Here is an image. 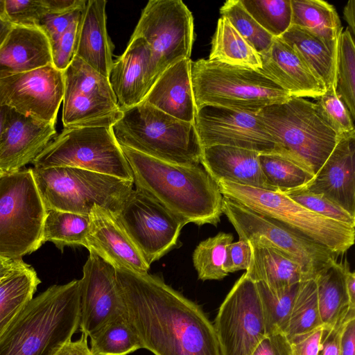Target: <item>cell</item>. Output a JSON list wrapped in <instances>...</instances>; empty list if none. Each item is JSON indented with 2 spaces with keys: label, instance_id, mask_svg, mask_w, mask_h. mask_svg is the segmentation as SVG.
Masks as SVG:
<instances>
[{
  "label": "cell",
  "instance_id": "45",
  "mask_svg": "<svg viewBox=\"0 0 355 355\" xmlns=\"http://www.w3.org/2000/svg\"><path fill=\"white\" fill-rule=\"evenodd\" d=\"M46 13L42 0H3V17L14 26L37 27Z\"/></svg>",
  "mask_w": 355,
  "mask_h": 355
},
{
  "label": "cell",
  "instance_id": "36",
  "mask_svg": "<svg viewBox=\"0 0 355 355\" xmlns=\"http://www.w3.org/2000/svg\"><path fill=\"white\" fill-rule=\"evenodd\" d=\"M89 223V215L47 210L43 227V242H51L61 251L64 246H83Z\"/></svg>",
  "mask_w": 355,
  "mask_h": 355
},
{
  "label": "cell",
  "instance_id": "55",
  "mask_svg": "<svg viewBox=\"0 0 355 355\" xmlns=\"http://www.w3.org/2000/svg\"><path fill=\"white\" fill-rule=\"evenodd\" d=\"M344 264V275L347 293L349 297L350 306L355 308V273L349 269L347 261Z\"/></svg>",
  "mask_w": 355,
  "mask_h": 355
},
{
  "label": "cell",
  "instance_id": "9",
  "mask_svg": "<svg viewBox=\"0 0 355 355\" xmlns=\"http://www.w3.org/2000/svg\"><path fill=\"white\" fill-rule=\"evenodd\" d=\"M46 214L31 168L0 177V254L13 260L38 250Z\"/></svg>",
  "mask_w": 355,
  "mask_h": 355
},
{
  "label": "cell",
  "instance_id": "39",
  "mask_svg": "<svg viewBox=\"0 0 355 355\" xmlns=\"http://www.w3.org/2000/svg\"><path fill=\"white\" fill-rule=\"evenodd\" d=\"M232 242V234L220 232L197 245L192 257L199 279L219 280L229 275L224 269V264L227 248Z\"/></svg>",
  "mask_w": 355,
  "mask_h": 355
},
{
  "label": "cell",
  "instance_id": "56",
  "mask_svg": "<svg viewBox=\"0 0 355 355\" xmlns=\"http://www.w3.org/2000/svg\"><path fill=\"white\" fill-rule=\"evenodd\" d=\"M343 15L352 37L355 33V0L349 1L344 8Z\"/></svg>",
  "mask_w": 355,
  "mask_h": 355
},
{
  "label": "cell",
  "instance_id": "29",
  "mask_svg": "<svg viewBox=\"0 0 355 355\" xmlns=\"http://www.w3.org/2000/svg\"><path fill=\"white\" fill-rule=\"evenodd\" d=\"M279 37L302 58L326 90L335 89L338 46H331L309 30L293 25Z\"/></svg>",
  "mask_w": 355,
  "mask_h": 355
},
{
  "label": "cell",
  "instance_id": "7",
  "mask_svg": "<svg viewBox=\"0 0 355 355\" xmlns=\"http://www.w3.org/2000/svg\"><path fill=\"white\" fill-rule=\"evenodd\" d=\"M216 182L223 196L277 221L338 256L346 252L354 243L355 227L318 215L282 192L225 179Z\"/></svg>",
  "mask_w": 355,
  "mask_h": 355
},
{
  "label": "cell",
  "instance_id": "26",
  "mask_svg": "<svg viewBox=\"0 0 355 355\" xmlns=\"http://www.w3.org/2000/svg\"><path fill=\"white\" fill-rule=\"evenodd\" d=\"M50 64L49 41L37 27L14 26L0 47V78Z\"/></svg>",
  "mask_w": 355,
  "mask_h": 355
},
{
  "label": "cell",
  "instance_id": "60",
  "mask_svg": "<svg viewBox=\"0 0 355 355\" xmlns=\"http://www.w3.org/2000/svg\"><path fill=\"white\" fill-rule=\"evenodd\" d=\"M3 174V173H1V172H0V177H1Z\"/></svg>",
  "mask_w": 355,
  "mask_h": 355
},
{
  "label": "cell",
  "instance_id": "38",
  "mask_svg": "<svg viewBox=\"0 0 355 355\" xmlns=\"http://www.w3.org/2000/svg\"><path fill=\"white\" fill-rule=\"evenodd\" d=\"M321 323L315 277L300 282L290 318L284 335L288 340L293 336L308 332Z\"/></svg>",
  "mask_w": 355,
  "mask_h": 355
},
{
  "label": "cell",
  "instance_id": "8",
  "mask_svg": "<svg viewBox=\"0 0 355 355\" xmlns=\"http://www.w3.org/2000/svg\"><path fill=\"white\" fill-rule=\"evenodd\" d=\"M47 210L89 215L98 205L116 214L133 189L134 181L71 166L31 168Z\"/></svg>",
  "mask_w": 355,
  "mask_h": 355
},
{
  "label": "cell",
  "instance_id": "47",
  "mask_svg": "<svg viewBox=\"0 0 355 355\" xmlns=\"http://www.w3.org/2000/svg\"><path fill=\"white\" fill-rule=\"evenodd\" d=\"M83 10L66 13L47 12L40 19L37 27L44 33L51 45L62 35L73 22L81 18Z\"/></svg>",
  "mask_w": 355,
  "mask_h": 355
},
{
  "label": "cell",
  "instance_id": "49",
  "mask_svg": "<svg viewBox=\"0 0 355 355\" xmlns=\"http://www.w3.org/2000/svg\"><path fill=\"white\" fill-rule=\"evenodd\" d=\"M323 326L296 335L288 341L291 355H318Z\"/></svg>",
  "mask_w": 355,
  "mask_h": 355
},
{
  "label": "cell",
  "instance_id": "4",
  "mask_svg": "<svg viewBox=\"0 0 355 355\" xmlns=\"http://www.w3.org/2000/svg\"><path fill=\"white\" fill-rule=\"evenodd\" d=\"M121 146L180 165L200 164L202 148L193 123L174 118L148 103L122 110L111 127Z\"/></svg>",
  "mask_w": 355,
  "mask_h": 355
},
{
  "label": "cell",
  "instance_id": "12",
  "mask_svg": "<svg viewBox=\"0 0 355 355\" xmlns=\"http://www.w3.org/2000/svg\"><path fill=\"white\" fill-rule=\"evenodd\" d=\"M223 214L236 231L239 238L263 237L288 255L302 268L307 278L315 275L337 261V254L277 221L266 217L225 197Z\"/></svg>",
  "mask_w": 355,
  "mask_h": 355
},
{
  "label": "cell",
  "instance_id": "43",
  "mask_svg": "<svg viewBox=\"0 0 355 355\" xmlns=\"http://www.w3.org/2000/svg\"><path fill=\"white\" fill-rule=\"evenodd\" d=\"M283 193L318 215L355 227V217L322 194L311 192L304 187Z\"/></svg>",
  "mask_w": 355,
  "mask_h": 355
},
{
  "label": "cell",
  "instance_id": "17",
  "mask_svg": "<svg viewBox=\"0 0 355 355\" xmlns=\"http://www.w3.org/2000/svg\"><path fill=\"white\" fill-rule=\"evenodd\" d=\"M194 124L202 148L221 145L259 153L276 150V142L258 114L214 105L196 110Z\"/></svg>",
  "mask_w": 355,
  "mask_h": 355
},
{
  "label": "cell",
  "instance_id": "6",
  "mask_svg": "<svg viewBox=\"0 0 355 355\" xmlns=\"http://www.w3.org/2000/svg\"><path fill=\"white\" fill-rule=\"evenodd\" d=\"M257 114L276 142L275 153L298 162L314 175L340 137L324 121L315 104L303 98L291 97Z\"/></svg>",
  "mask_w": 355,
  "mask_h": 355
},
{
  "label": "cell",
  "instance_id": "16",
  "mask_svg": "<svg viewBox=\"0 0 355 355\" xmlns=\"http://www.w3.org/2000/svg\"><path fill=\"white\" fill-rule=\"evenodd\" d=\"M64 92L63 71L52 64L0 78L3 103L42 122L55 124Z\"/></svg>",
  "mask_w": 355,
  "mask_h": 355
},
{
  "label": "cell",
  "instance_id": "15",
  "mask_svg": "<svg viewBox=\"0 0 355 355\" xmlns=\"http://www.w3.org/2000/svg\"><path fill=\"white\" fill-rule=\"evenodd\" d=\"M213 324L220 355H251L266 336L257 286L245 272L220 304Z\"/></svg>",
  "mask_w": 355,
  "mask_h": 355
},
{
  "label": "cell",
  "instance_id": "37",
  "mask_svg": "<svg viewBox=\"0 0 355 355\" xmlns=\"http://www.w3.org/2000/svg\"><path fill=\"white\" fill-rule=\"evenodd\" d=\"M335 92L355 119V46L354 37L347 28L338 40L335 75Z\"/></svg>",
  "mask_w": 355,
  "mask_h": 355
},
{
  "label": "cell",
  "instance_id": "50",
  "mask_svg": "<svg viewBox=\"0 0 355 355\" xmlns=\"http://www.w3.org/2000/svg\"><path fill=\"white\" fill-rule=\"evenodd\" d=\"M251 355H291L290 343L284 334L267 335Z\"/></svg>",
  "mask_w": 355,
  "mask_h": 355
},
{
  "label": "cell",
  "instance_id": "59",
  "mask_svg": "<svg viewBox=\"0 0 355 355\" xmlns=\"http://www.w3.org/2000/svg\"><path fill=\"white\" fill-rule=\"evenodd\" d=\"M10 107L3 103L0 98V143L5 129Z\"/></svg>",
  "mask_w": 355,
  "mask_h": 355
},
{
  "label": "cell",
  "instance_id": "31",
  "mask_svg": "<svg viewBox=\"0 0 355 355\" xmlns=\"http://www.w3.org/2000/svg\"><path fill=\"white\" fill-rule=\"evenodd\" d=\"M321 323L333 327L343 321L353 308L347 293L344 264L337 261L320 271L315 277Z\"/></svg>",
  "mask_w": 355,
  "mask_h": 355
},
{
  "label": "cell",
  "instance_id": "5",
  "mask_svg": "<svg viewBox=\"0 0 355 355\" xmlns=\"http://www.w3.org/2000/svg\"><path fill=\"white\" fill-rule=\"evenodd\" d=\"M191 80L196 110L208 105L257 114L291 98L259 70L208 59L191 61Z\"/></svg>",
  "mask_w": 355,
  "mask_h": 355
},
{
  "label": "cell",
  "instance_id": "23",
  "mask_svg": "<svg viewBox=\"0 0 355 355\" xmlns=\"http://www.w3.org/2000/svg\"><path fill=\"white\" fill-rule=\"evenodd\" d=\"M260 57L259 71L291 97L318 98L326 92L324 84L302 58L281 37H274L269 50Z\"/></svg>",
  "mask_w": 355,
  "mask_h": 355
},
{
  "label": "cell",
  "instance_id": "44",
  "mask_svg": "<svg viewBox=\"0 0 355 355\" xmlns=\"http://www.w3.org/2000/svg\"><path fill=\"white\" fill-rule=\"evenodd\" d=\"M315 103L318 112L324 121L341 137L355 131L354 121L347 110L337 96L335 89H327Z\"/></svg>",
  "mask_w": 355,
  "mask_h": 355
},
{
  "label": "cell",
  "instance_id": "25",
  "mask_svg": "<svg viewBox=\"0 0 355 355\" xmlns=\"http://www.w3.org/2000/svg\"><path fill=\"white\" fill-rule=\"evenodd\" d=\"M190 58L166 68L156 80L144 102L179 120L193 123L196 107L191 80Z\"/></svg>",
  "mask_w": 355,
  "mask_h": 355
},
{
  "label": "cell",
  "instance_id": "28",
  "mask_svg": "<svg viewBox=\"0 0 355 355\" xmlns=\"http://www.w3.org/2000/svg\"><path fill=\"white\" fill-rule=\"evenodd\" d=\"M248 241L251 259L245 274L252 281L263 283L274 293H281L309 279L296 261L263 237Z\"/></svg>",
  "mask_w": 355,
  "mask_h": 355
},
{
  "label": "cell",
  "instance_id": "48",
  "mask_svg": "<svg viewBox=\"0 0 355 355\" xmlns=\"http://www.w3.org/2000/svg\"><path fill=\"white\" fill-rule=\"evenodd\" d=\"M251 248L249 241L239 238L236 242H232L227 248L224 269L226 272L247 270L250 266Z\"/></svg>",
  "mask_w": 355,
  "mask_h": 355
},
{
  "label": "cell",
  "instance_id": "21",
  "mask_svg": "<svg viewBox=\"0 0 355 355\" xmlns=\"http://www.w3.org/2000/svg\"><path fill=\"white\" fill-rule=\"evenodd\" d=\"M55 135V124L24 116L10 107L0 143V172L14 173L32 163Z\"/></svg>",
  "mask_w": 355,
  "mask_h": 355
},
{
  "label": "cell",
  "instance_id": "13",
  "mask_svg": "<svg viewBox=\"0 0 355 355\" xmlns=\"http://www.w3.org/2000/svg\"><path fill=\"white\" fill-rule=\"evenodd\" d=\"M114 214L149 266L176 245L186 225L138 187L133 188Z\"/></svg>",
  "mask_w": 355,
  "mask_h": 355
},
{
  "label": "cell",
  "instance_id": "24",
  "mask_svg": "<svg viewBox=\"0 0 355 355\" xmlns=\"http://www.w3.org/2000/svg\"><path fill=\"white\" fill-rule=\"evenodd\" d=\"M259 153L233 146L202 148L201 165L217 180L225 179L242 185L277 191L267 182L260 166Z\"/></svg>",
  "mask_w": 355,
  "mask_h": 355
},
{
  "label": "cell",
  "instance_id": "18",
  "mask_svg": "<svg viewBox=\"0 0 355 355\" xmlns=\"http://www.w3.org/2000/svg\"><path fill=\"white\" fill-rule=\"evenodd\" d=\"M82 333L92 336L103 325L125 313L115 268L92 252L83 268L79 279Z\"/></svg>",
  "mask_w": 355,
  "mask_h": 355
},
{
  "label": "cell",
  "instance_id": "22",
  "mask_svg": "<svg viewBox=\"0 0 355 355\" xmlns=\"http://www.w3.org/2000/svg\"><path fill=\"white\" fill-rule=\"evenodd\" d=\"M304 188L320 193L355 217V131L341 136Z\"/></svg>",
  "mask_w": 355,
  "mask_h": 355
},
{
  "label": "cell",
  "instance_id": "40",
  "mask_svg": "<svg viewBox=\"0 0 355 355\" xmlns=\"http://www.w3.org/2000/svg\"><path fill=\"white\" fill-rule=\"evenodd\" d=\"M261 305L266 335L284 334L299 284L274 293L261 282H254Z\"/></svg>",
  "mask_w": 355,
  "mask_h": 355
},
{
  "label": "cell",
  "instance_id": "19",
  "mask_svg": "<svg viewBox=\"0 0 355 355\" xmlns=\"http://www.w3.org/2000/svg\"><path fill=\"white\" fill-rule=\"evenodd\" d=\"M162 73L148 44L141 37H130L108 76L121 110L142 103Z\"/></svg>",
  "mask_w": 355,
  "mask_h": 355
},
{
  "label": "cell",
  "instance_id": "3",
  "mask_svg": "<svg viewBox=\"0 0 355 355\" xmlns=\"http://www.w3.org/2000/svg\"><path fill=\"white\" fill-rule=\"evenodd\" d=\"M80 283L53 285L33 297L0 336V355H54L79 328Z\"/></svg>",
  "mask_w": 355,
  "mask_h": 355
},
{
  "label": "cell",
  "instance_id": "2",
  "mask_svg": "<svg viewBox=\"0 0 355 355\" xmlns=\"http://www.w3.org/2000/svg\"><path fill=\"white\" fill-rule=\"evenodd\" d=\"M136 187L155 199L185 224L217 225L223 196L201 164L180 165L162 161L120 146Z\"/></svg>",
  "mask_w": 355,
  "mask_h": 355
},
{
  "label": "cell",
  "instance_id": "42",
  "mask_svg": "<svg viewBox=\"0 0 355 355\" xmlns=\"http://www.w3.org/2000/svg\"><path fill=\"white\" fill-rule=\"evenodd\" d=\"M254 20L273 37H281L291 26V0H241Z\"/></svg>",
  "mask_w": 355,
  "mask_h": 355
},
{
  "label": "cell",
  "instance_id": "1",
  "mask_svg": "<svg viewBox=\"0 0 355 355\" xmlns=\"http://www.w3.org/2000/svg\"><path fill=\"white\" fill-rule=\"evenodd\" d=\"M125 315L154 355H220L214 324L200 306L159 277L115 268Z\"/></svg>",
  "mask_w": 355,
  "mask_h": 355
},
{
  "label": "cell",
  "instance_id": "54",
  "mask_svg": "<svg viewBox=\"0 0 355 355\" xmlns=\"http://www.w3.org/2000/svg\"><path fill=\"white\" fill-rule=\"evenodd\" d=\"M87 337L82 333L78 340L66 342L54 355H93L87 345Z\"/></svg>",
  "mask_w": 355,
  "mask_h": 355
},
{
  "label": "cell",
  "instance_id": "57",
  "mask_svg": "<svg viewBox=\"0 0 355 355\" xmlns=\"http://www.w3.org/2000/svg\"><path fill=\"white\" fill-rule=\"evenodd\" d=\"M17 260L3 257L0 254V279L9 274L15 268Z\"/></svg>",
  "mask_w": 355,
  "mask_h": 355
},
{
  "label": "cell",
  "instance_id": "20",
  "mask_svg": "<svg viewBox=\"0 0 355 355\" xmlns=\"http://www.w3.org/2000/svg\"><path fill=\"white\" fill-rule=\"evenodd\" d=\"M89 216V229L83 245L85 248L114 268L148 272L150 266L114 213L94 205Z\"/></svg>",
  "mask_w": 355,
  "mask_h": 355
},
{
  "label": "cell",
  "instance_id": "33",
  "mask_svg": "<svg viewBox=\"0 0 355 355\" xmlns=\"http://www.w3.org/2000/svg\"><path fill=\"white\" fill-rule=\"evenodd\" d=\"M208 60L257 70L261 67L260 55L222 17L218 20Z\"/></svg>",
  "mask_w": 355,
  "mask_h": 355
},
{
  "label": "cell",
  "instance_id": "41",
  "mask_svg": "<svg viewBox=\"0 0 355 355\" xmlns=\"http://www.w3.org/2000/svg\"><path fill=\"white\" fill-rule=\"evenodd\" d=\"M220 13L259 55L269 50L274 37L254 20L241 0L226 1Z\"/></svg>",
  "mask_w": 355,
  "mask_h": 355
},
{
  "label": "cell",
  "instance_id": "11",
  "mask_svg": "<svg viewBox=\"0 0 355 355\" xmlns=\"http://www.w3.org/2000/svg\"><path fill=\"white\" fill-rule=\"evenodd\" d=\"M63 76L62 120L64 128H111L121 117L122 110L108 78L76 55L63 71Z\"/></svg>",
  "mask_w": 355,
  "mask_h": 355
},
{
  "label": "cell",
  "instance_id": "14",
  "mask_svg": "<svg viewBox=\"0 0 355 355\" xmlns=\"http://www.w3.org/2000/svg\"><path fill=\"white\" fill-rule=\"evenodd\" d=\"M193 28L192 13L182 1L150 0L131 37H141L148 44L163 72L174 63L190 58Z\"/></svg>",
  "mask_w": 355,
  "mask_h": 355
},
{
  "label": "cell",
  "instance_id": "30",
  "mask_svg": "<svg viewBox=\"0 0 355 355\" xmlns=\"http://www.w3.org/2000/svg\"><path fill=\"white\" fill-rule=\"evenodd\" d=\"M40 283L35 269L22 259L0 279V336L33 297Z\"/></svg>",
  "mask_w": 355,
  "mask_h": 355
},
{
  "label": "cell",
  "instance_id": "34",
  "mask_svg": "<svg viewBox=\"0 0 355 355\" xmlns=\"http://www.w3.org/2000/svg\"><path fill=\"white\" fill-rule=\"evenodd\" d=\"M90 344L93 355H128L143 349L125 313L103 325L90 336Z\"/></svg>",
  "mask_w": 355,
  "mask_h": 355
},
{
  "label": "cell",
  "instance_id": "52",
  "mask_svg": "<svg viewBox=\"0 0 355 355\" xmlns=\"http://www.w3.org/2000/svg\"><path fill=\"white\" fill-rule=\"evenodd\" d=\"M339 355H355V309L347 315L340 336Z\"/></svg>",
  "mask_w": 355,
  "mask_h": 355
},
{
  "label": "cell",
  "instance_id": "35",
  "mask_svg": "<svg viewBox=\"0 0 355 355\" xmlns=\"http://www.w3.org/2000/svg\"><path fill=\"white\" fill-rule=\"evenodd\" d=\"M261 171L277 191L284 193L306 187L315 175L298 162L279 153H260Z\"/></svg>",
  "mask_w": 355,
  "mask_h": 355
},
{
  "label": "cell",
  "instance_id": "51",
  "mask_svg": "<svg viewBox=\"0 0 355 355\" xmlns=\"http://www.w3.org/2000/svg\"><path fill=\"white\" fill-rule=\"evenodd\" d=\"M346 318L333 327L323 326L318 355H339L340 336Z\"/></svg>",
  "mask_w": 355,
  "mask_h": 355
},
{
  "label": "cell",
  "instance_id": "32",
  "mask_svg": "<svg viewBox=\"0 0 355 355\" xmlns=\"http://www.w3.org/2000/svg\"><path fill=\"white\" fill-rule=\"evenodd\" d=\"M291 26L306 28L337 46L343 31L340 17L331 4L321 0H291Z\"/></svg>",
  "mask_w": 355,
  "mask_h": 355
},
{
  "label": "cell",
  "instance_id": "53",
  "mask_svg": "<svg viewBox=\"0 0 355 355\" xmlns=\"http://www.w3.org/2000/svg\"><path fill=\"white\" fill-rule=\"evenodd\" d=\"M48 13H66L83 10L85 0H42Z\"/></svg>",
  "mask_w": 355,
  "mask_h": 355
},
{
  "label": "cell",
  "instance_id": "27",
  "mask_svg": "<svg viewBox=\"0 0 355 355\" xmlns=\"http://www.w3.org/2000/svg\"><path fill=\"white\" fill-rule=\"evenodd\" d=\"M105 0H89L83 10L75 55L108 78L114 45L106 27Z\"/></svg>",
  "mask_w": 355,
  "mask_h": 355
},
{
  "label": "cell",
  "instance_id": "46",
  "mask_svg": "<svg viewBox=\"0 0 355 355\" xmlns=\"http://www.w3.org/2000/svg\"><path fill=\"white\" fill-rule=\"evenodd\" d=\"M80 19L73 22L62 35L51 45L52 64L61 71L68 67L75 56Z\"/></svg>",
  "mask_w": 355,
  "mask_h": 355
},
{
  "label": "cell",
  "instance_id": "58",
  "mask_svg": "<svg viewBox=\"0 0 355 355\" xmlns=\"http://www.w3.org/2000/svg\"><path fill=\"white\" fill-rule=\"evenodd\" d=\"M14 25L0 15V47L3 44Z\"/></svg>",
  "mask_w": 355,
  "mask_h": 355
},
{
  "label": "cell",
  "instance_id": "10",
  "mask_svg": "<svg viewBox=\"0 0 355 355\" xmlns=\"http://www.w3.org/2000/svg\"><path fill=\"white\" fill-rule=\"evenodd\" d=\"M32 164L35 168H80L133 181L122 149L106 127L64 128Z\"/></svg>",
  "mask_w": 355,
  "mask_h": 355
}]
</instances>
